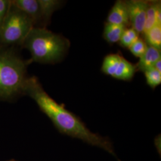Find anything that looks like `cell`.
Returning a JSON list of instances; mask_svg holds the SVG:
<instances>
[{"label":"cell","mask_w":161,"mask_h":161,"mask_svg":"<svg viewBox=\"0 0 161 161\" xmlns=\"http://www.w3.org/2000/svg\"><path fill=\"white\" fill-rule=\"evenodd\" d=\"M22 93L34 100L41 111L51 119L61 133L102 148L116 157L109 140L92 132L78 116L66 109L63 104H60L53 99L44 90L36 77L26 78Z\"/></svg>","instance_id":"1"},{"label":"cell","mask_w":161,"mask_h":161,"mask_svg":"<svg viewBox=\"0 0 161 161\" xmlns=\"http://www.w3.org/2000/svg\"><path fill=\"white\" fill-rule=\"evenodd\" d=\"M31 54V61L55 64L62 60L69 47V41L45 28H35L22 44Z\"/></svg>","instance_id":"2"},{"label":"cell","mask_w":161,"mask_h":161,"mask_svg":"<svg viewBox=\"0 0 161 161\" xmlns=\"http://www.w3.org/2000/svg\"><path fill=\"white\" fill-rule=\"evenodd\" d=\"M29 64L10 51L0 53V97L22 93Z\"/></svg>","instance_id":"3"},{"label":"cell","mask_w":161,"mask_h":161,"mask_svg":"<svg viewBox=\"0 0 161 161\" xmlns=\"http://www.w3.org/2000/svg\"><path fill=\"white\" fill-rule=\"evenodd\" d=\"M32 20L12 3L0 26V44L22 45L34 26Z\"/></svg>","instance_id":"4"},{"label":"cell","mask_w":161,"mask_h":161,"mask_svg":"<svg viewBox=\"0 0 161 161\" xmlns=\"http://www.w3.org/2000/svg\"><path fill=\"white\" fill-rule=\"evenodd\" d=\"M101 69L104 74L124 80H131L137 70L136 64L118 54L107 55L104 58Z\"/></svg>","instance_id":"5"},{"label":"cell","mask_w":161,"mask_h":161,"mask_svg":"<svg viewBox=\"0 0 161 161\" xmlns=\"http://www.w3.org/2000/svg\"><path fill=\"white\" fill-rule=\"evenodd\" d=\"M129 21L132 29L138 34L144 32L146 12L149 1L143 0L126 1Z\"/></svg>","instance_id":"6"},{"label":"cell","mask_w":161,"mask_h":161,"mask_svg":"<svg viewBox=\"0 0 161 161\" xmlns=\"http://www.w3.org/2000/svg\"><path fill=\"white\" fill-rule=\"evenodd\" d=\"M106 23L127 26L130 23L127 3L125 1H116L110 11Z\"/></svg>","instance_id":"7"},{"label":"cell","mask_w":161,"mask_h":161,"mask_svg":"<svg viewBox=\"0 0 161 161\" xmlns=\"http://www.w3.org/2000/svg\"><path fill=\"white\" fill-rule=\"evenodd\" d=\"M12 3L27 14L35 24L42 21L40 7L38 0H14Z\"/></svg>","instance_id":"8"},{"label":"cell","mask_w":161,"mask_h":161,"mask_svg":"<svg viewBox=\"0 0 161 161\" xmlns=\"http://www.w3.org/2000/svg\"><path fill=\"white\" fill-rule=\"evenodd\" d=\"M161 50L153 47L147 46L144 54L140 58L137 69L144 72L147 69L153 67L156 62L161 59Z\"/></svg>","instance_id":"9"},{"label":"cell","mask_w":161,"mask_h":161,"mask_svg":"<svg viewBox=\"0 0 161 161\" xmlns=\"http://www.w3.org/2000/svg\"><path fill=\"white\" fill-rule=\"evenodd\" d=\"M126 28V26L123 25L106 23L104 28V38L110 44L119 42Z\"/></svg>","instance_id":"10"},{"label":"cell","mask_w":161,"mask_h":161,"mask_svg":"<svg viewBox=\"0 0 161 161\" xmlns=\"http://www.w3.org/2000/svg\"><path fill=\"white\" fill-rule=\"evenodd\" d=\"M40 7L42 21L47 22L52 14L61 6L62 1L57 0H38Z\"/></svg>","instance_id":"11"},{"label":"cell","mask_w":161,"mask_h":161,"mask_svg":"<svg viewBox=\"0 0 161 161\" xmlns=\"http://www.w3.org/2000/svg\"><path fill=\"white\" fill-rule=\"evenodd\" d=\"M146 41L149 46L159 50L161 47V25H156L153 28L144 32Z\"/></svg>","instance_id":"12"},{"label":"cell","mask_w":161,"mask_h":161,"mask_svg":"<svg viewBox=\"0 0 161 161\" xmlns=\"http://www.w3.org/2000/svg\"><path fill=\"white\" fill-rule=\"evenodd\" d=\"M161 4L160 1L150 2L146 12V17L144 25V33L153 28L156 24V11L158 6Z\"/></svg>","instance_id":"13"},{"label":"cell","mask_w":161,"mask_h":161,"mask_svg":"<svg viewBox=\"0 0 161 161\" xmlns=\"http://www.w3.org/2000/svg\"><path fill=\"white\" fill-rule=\"evenodd\" d=\"M139 34L135 30L131 28H126L119 40V44L124 48H130L132 44L138 40Z\"/></svg>","instance_id":"14"},{"label":"cell","mask_w":161,"mask_h":161,"mask_svg":"<svg viewBox=\"0 0 161 161\" xmlns=\"http://www.w3.org/2000/svg\"><path fill=\"white\" fill-rule=\"evenodd\" d=\"M147 84L151 88H155L161 83V73L153 68L144 71Z\"/></svg>","instance_id":"15"},{"label":"cell","mask_w":161,"mask_h":161,"mask_svg":"<svg viewBox=\"0 0 161 161\" xmlns=\"http://www.w3.org/2000/svg\"><path fill=\"white\" fill-rule=\"evenodd\" d=\"M147 46L144 41L141 38H138V40L136 41L129 48V49L134 56L140 58L144 54L147 50Z\"/></svg>","instance_id":"16"},{"label":"cell","mask_w":161,"mask_h":161,"mask_svg":"<svg viewBox=\"0 0 161 161\" xmlns=\"http://www.w3.org/2000/svg\"><path fill=\"white\" fill-rule=\"evenodd\" d=\"M10 4L11 1L0 0V26L6 17Z\"/></svg>","instance_id":"17"},{"label":"cell","mask_w":161,"mask_h":161,"mask_svg":"<svg viewBox=\"0 0 161 161\" xmlns=\"http://www.w3.org/2000/svg\"><path fill=\"white\" fill-rule=\"evenodd\" d=\"M156 24L161 25V4L158 6L156 11Z\"/></svg>","instance_id":"18"},{"label":"cell","mask_w":161,"mask_h":161,"mask_svg":"<svg viewBox=\"0 0 161 161\" xmlns=\"http://www.w3.org/2000/svg\"><path fill=\"white\" fill-rule=\"evenodd\" d=\"M154 69H155L156 70H157L158 72H161V60L159 59V60H158L155 64H154L153 67Z\"/></svg>","instance_id":"19"},{"label":"cell","mask_w":161,"mask_h":161,"mask_svg":"<svg viewBox=\"0 0 161 161\" xmlns=\"http://www.w3.org/2000/svg\"><path fill=\"white\" fill-rule=\"evenodd\" d=\"M16 161V160H10V161Z\"/></svg>","instance_id":"20"}]
</instances>
